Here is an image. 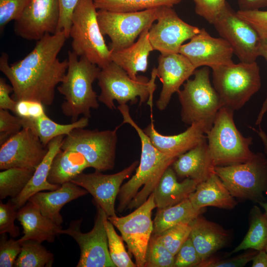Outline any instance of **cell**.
Instances as JSON below:
<instances>
[{
  "instance_id": "b9f144b4",
  "label": "cell",
  "mask_w": 267,
  "mask_h": 267,
  "mask_svg": "<svg viewBox=\"0 0 267 267\" xmlns=\"http://www.w3.org/2000/svg\"><path fill=\"white\" fill-rule=\"evenodd\" d=\"M202 260L189 237L175 256V267H198Z\"/></svg>"
},
{
  "instance_id": "9a60e30c",
  "label": "cell",
  "mask_w": 267,
  "mask_h": 267,
  "mask_svg": "<svg viewBox=\"0 0 267 267\" xmlns=\"http://www.w3.org/2000/svg\"><path fill=\"white\" fill-rule=\"evenodd\" d=\"M156 21L149 29V39L154 50L161 54L179 53L183 43L200 31L182 20L171 6L158 7Z\"/></svg>"
},
{
  "instance_id": "836d02e7",
  "label": "cell",
  "mask_w": 267,
  "mask_h": 267,
  "mask_svg": "<svg viewBox=\"0 0 267 267\" xmlns=\"http://www.w3.org/2000/svg\"><path fill=\"white\" fill-rule=\"evenodd\" d=\"M21 251L14 266L16 267H50L53 254L42 245V242L27 240L20 242Z\"/></svg>"
},
{
  "instance_id": "3957f363",
  "label": "cell",
  "mask_w": 267,
  "mask_h": 267,
  "mask_svg": "<svg viewBox=\"0 0 267 267\" xmlns=\"http://www.w3.org/2000/svg\"><path fill=\"white\" fill-rule=\"evenodd\" d=\"M78 57L72 51H68L67 70L57 87L64 99L61 105L62 112L71 118V122L77 121L81 115L89 118L90 110L97 109L99 105L92 84L100 68L86 58Z\"/></svg>"
},
{
  "instance_id": "4316f807",
  "label": "cell",
  "mask_w": 267,
  "mask_h": 267,
  "mask_svg": "<svg viewBox=\"0 0 267 267\" xmlns=\"http://www.w3.org/2000/svg\"><path fill=\"white\" fill-rule=\"evenodd\" d=\"M188 198L198 210L208 206L231 210L237 204L234 197L215 173L199 182Z\"/></svg>"
},
{
  "instance_id": "d4e9b609",
  "label": "cell",
  "mask_w": 267,
  "mask_h": 267,
  "mask_svg": "<svg viewBox=\"0 0 267 267\" xmlns=\"http://www.w3.org/2000/svg\"><path fill=\"white\" fill-rule=\"evenodd\" d=\"M191 226L189 238L202 262L223 248L227 242L228 233L221 226L201 215L191 222Z\"/></svg>"
},
{
  "instance_id": "f907efd6",
  "label": "cell",
  "mask_w": 267,
  "mask_h": 267,
  "mask_svg": "<svg viewBox=\"0 0 267 267\" xmlns=\"http://www.w3.org/2000/svg\"><path fill=\"white\" fill-rule=\"evenodd\" d=\"M13 91L12 86L7 84L3 78H0V109L10 110L13 113L16 101L9 96Z\"/></svg>"
},
{
  "instance_id": "7c38bea8",
  "label": "cell",
  "mask_w": 267,
  "mask_h": 267,
  "mask_svg": "<svg viewBox=\"0 0 267 267\" xmlns=\"http://www.w3.org/2000/svg\"><path fill=\"white\" fill-rule=\"evenodd\" d=\"M92 229L83 233L81 231L82 219L71 222L60 234H67L74 239L80 249V257L77 267H116L109 251L106 223L108 215L99 205Z\"/></svg>"
},
{
  "instance_id": "484cf974",
  "label": "cell",
  "mask_w": 267,
  "mask_h": 267,
  "mask_svg": "<svg viewBox=\"0 0 267 267\" xmlns=\"http://www.w3.org/2000/svg\"><path fill=\"white\" fill-rule=\"evenodd\" d=\"M64 135L54 137L47 145V152L42 161L35 170L34 173L23 191L11 202L18 210L23 207L29 198L37 192L44 190L52 191L58 188L60 185L53 184L47 181L52 160L60 149Z\"/></svg>"
},
{
  "instance_id": "ee69618b",
  "label": "cell",
  "mask_w": 267,
  "mask_h": 267,
  "mask_svg": "<svg viewBox=\"0 0 267 267\" xmlns=\"http://www.w3.org/2000/svg\"><path fill=\"white\" fill-rule=\"evenodd\" d=\"M196 13L213 24L224 7L225 0H193Z\"/></svg>"
},
{
  "instance_id": "52a82bcc",
  "label": "cell",
  "mask_w": 267,
  "mask_h": 267,
  "mask_svg": "<svg viewBox=\"0 0 267 267\" xmlns=\"http://www.w3.org/2000/svg\"><path fill=\"white\" fill-rule=\"evenodd\" d=\"M193 75V79H188L183 84V89L177 92L181 106V119L189 126L203 123L208 132L223 105L211 84L208 67L195 70Z\"/></svg>"
},
{
  "instance_id": "83f0119b",
  "label": "cell",
  "mask_w": 267,
  "mask_h": 267,
  "mask_svg": "<svg viewBox=\"0 0 267 267\" xmlns=\"http://www.w3.org/2000/svg\"><path fill=\"white\" fill-rule=\"evenodd\" d=\"M144 30L136 42L124 49L111 51V61L121 67L133 79L138 78L137 73L146 72L148 58L154 49L149 39L148 31Z\"/></svg>"
},
{
  "instance_id": "f35d334b",
  "label": "cell",
  "mask_w": 267,
  "mask_h": 267,
  "mask_svg": "<svg viewBox=\"0 0 267 267\" xmlns=\"http://www.w3.org/2000/svg\"><path fill=\"white\" fill-rule=\"evenodd\" d=\"M30 0H0V31L9 22L17 20Z\"/></svg>"
},
{
  "instance_id": "f1b7e54d",
  "label": "cell",
  "mask_w": 267,
  "mask_h": 267,
  "mask_svg": "<svg viewBox=\"0 0 267 267\" xmlns=\"http://www.w3.org/2000/svg\"><path fill=\"white\" fill-rule=\"evenodd\" d=\"M177 176L171 166L163 174L153 192L156 207L158 209L174 205L188 198L199 183L195 179L189 178H186L182 181L178 182Z\"/></svg>"
},
{
  "instance_id": "d590c367",
  "label": "cell",
  "mask_w": 267,
  "mask_h": 267,
  "mask_svg": "<svg viewBox=\"0 0 267 267\" xmlns=\"http://www.w3.org/2000/svg\"><path fill=\"white\" fill-rule=\"evenodd\" d=\"M108 248L111 259L117 267H136L123 243V239L116 232L114 225L108 220L106 223Z\"/></svg>"
},
{
  "instance_id": "f6af8a7d",
  "label": "cell",
  "mask_w": 267,
  "mask_h": 267,
  "mask_svg": "<svg viewBox=\"0 0 267 267\" xmlns=\"http://www.w3.org/2000/svg\"><path fill=\"white\" fill-rule=\"evenodd\" d=\"M237 13L255 30L260 40L267 41V11L238 10Z\"/></svg>"
},
{
  "instance_id": "9c48e42d",
  "label": "cell",
  "mask_w": 267,
  "mask_h": 267,
  "mask_svg": "<svg viewBox=\"0 0 267 267\" xmlns=\"http://www.w3.org/2000/svg\"><path fill=\"white\" fill-rule=\"evenodd\" d=\"M215 173L231 195L259 203L267 193V158L255 153L248 161L229 166H215Z\"/></svg>"
},
{
  "instance_id": "2e32d148",
  "label": "cell",
  "mask_w": 267,
  "mask_h": 267,
  "mask_svg": "<svg viewBox=\"0 0 267 267\" xmlns=\"http://www.w3.org/2000/svg\"><path fill=\"white\" fill-rule=\"evenodd\" d=\"M47 151L34 132L22 128L0 145V169L17 167L35 171Z\"/></svg>"
},
{
  "instance_id": "7a4b0ae2",
  "label": "cell",
  "mask_w": 267,
  "mask_h": 267,
  "mask_svg": "<svg viewBox=\"0 0 267 267\" xmlns=\"http://www.w3.org/2000/svg\"><path fill=\"white\" fill-rule=\"evenodd\" d=\"M118 109L123 121L137 132L141 144L140 160L134 175L120 188L118 194L117 211L136 208L145 202L158 185L166 170L177 159L165 155L152 144L143 130L130 114L127 104H120Z\"/></svg>"
},
{
  "instance_id": "4fadbf2b",
  "label": "cell",
  "mask_w": 267,
  "mask_h": 267,
  "mask_svg": "<svg viewBox=\"0 0 267 267\" xmlns=\"http://www.w3.org/2000/svg\"><path fill=\"white\" fill-rule=\"evenodd\" d=\"M156 208L153 193L147 200L124 217L110 216L108 220L120 232L137 267H144L148 243L153 230L152 212Z\"/></svg>"
},
{
  "instance_id": "816d5d0a",
  "label": "cell",
  "mask_w": 267,
  "mask_h": 267,
  "mask_svg": "<svg viewBox=\"0 0 267 267\" xmlns=\"http://www.w3.org/2000/svg\"><path fill=\"white\" fill-rule=\"evenodd\" d=\"M259 55L263 56L267 61V41L260 40L259 46ZM267 112V94L262 104L258 115L257 117L255 124L260 125L262 122L264 116Z\"/></svg>"
},
{
  "instance_id": "bcb514c9",
  "label": "cell",
  "mask_w": 267,
  "mask_h": 267,
  "mask_svg": "<svg viewBox=\"0 0 267 267\" xmlns=\"http://www.w3.org/2000/svg\"><path fill=\"white\" fill-rule=\"evenodd\" d=\"M258 251H249L235 257L226 259L211 258L203 261L198 267H242L252 261Z\"/></svg>"
},
{
  "instance_id": "cb8c5ba5",
  "label": "cell",
  "mask_w": 267,
  "mask_h": 267,
  "mask_svg": "<svg viewBox=\"0 0 267 267\" xmlns=\"http://www.w3.org/2000/svg\"><path fill=\"white\" fill-rule=\"evenodd\" d=\"M177 176L189 178L199 182L214 173L215 165L209 153L207 138L179 155L172 164Z\"/></svg>"
},
{
  "instance_id": "7402d4cb",
  "label": "cell",
  "mask_w": 267,
  "mask_h": 267,
  "mask_svg": "<svg viewBox=\"0 0 267 267\" xmlns=\"http://www.w3.org/2000/svg\"><path fill=\"white\" fill-rule=\"evenodd\" d=\"M17 219L23 229V236L18 239L20 242L31 239L52 243L63 229L61 225L44 216L29 201L18 209Z\"/></svg>"
},
{
  "instance_id": "5bb4252c",
  "label": "cell",
  "mask_w": 267,
  "mask_h": 267,
  "mask_svg": "<svg viewBox=\"0 0 267 267\" xmlns=\"http://www.w3.org/2000/svg\"><path fill=\"white\" fill-rule=\"evenodd\" d=\"M213 25L240 62L256 61L259 56L260 38L251 25L240 17L227 2Z\"/></svg>"
},
{
  "instance_id": "30bf717a",
  "label": "cell",
  "mask_w": 267,
  "mask_h": 267,
  "mask_svg": "<svg viewBox=\"0 0 267 267\" xmlns=\"http://www.w3.org/2000/svg\"><path fill=\"white\" fill-rule=\"evenodd\" d=\"M121 125L112 130L74 129L65 135L60 148L80 153L89 167L95 171L102 172L112 170L115 165L117 131Z\"/></svg>"
},
{
  "instance_id": "f5cc1de1",
  "label": "cell",
  "mask_w": 267,
  "mask_h": 267,
  "mask_svg": "<svg viewBox=\"0 0 267 267\" xmlns=\"http://www.w3.org/2000/svg\"><path fill=\"white\" fill-rule=\"evenodd\" d=\"M240 10H256L267 6V0H237Z\"/></svg>"
},
{
  "instance_id": "8992f818",
  "label": "cell",
  "mask_w": 267,
  "mask_h": 267,
  "mask_svg": "<svg viewBox=\"0 0 267 267\" xmlns=\"http://www.w3.org/2000/svg\"><path fill=\"white\" fill-rule=\"evenodd\" d=\"M93 0H79L72 14L69 37L72 51L100 68L111 61V51L106 44Z\"/></svg>"
},
{
  "instance_id": "ffe728a7",
  "label": "cell",
  "mask_w": 267,
  "mask_h": 267,
  "mask_svg": "<svg viewBox=\"0 0 267 267\" xmlns=\"http://www.w3.org/2000/svg\"><path fill=\"white\" fill-rule=\"evenodd\" d=\"M158 61L156 74L162 83V88L156 104L159 110L163 111L167 107L173 94L178 92L196 69L180 53L161 54Z\"/></svg>"
},
{
  "instance_id": "d6a6232c",
  "label": "cell",
  "mask_w": 267,
  "mask_h": 267,
  "mask_svg": "<svg viewBox=\"0 0 267 267\" xmlns=\"http://www.w3.org/2000/svg\"><path fill=\"white\" fill-rule=\"evenodd\" d=\"M267 246V216L263 213L260 208L254 206L250 213L248 230L240 243L231 253L243 250L252 249L260 251Z\"/></svg>"
},
{
  "instance_id": "ba28073f",
  "label": "cell",
  "mask_w": 267,
  "mask_h": 267,
  "mask_svg": "<svg viewBox=\"0 0 267 267\" xmlns=\"http://www.w3.org/2000/svg\"><path fill=\"white\" fill-rule=\"evenodd\" d=\"M212 69L213 87L223 106L234 111L241 109L261 87L256 61L233 63Z\"/></svg>"
},
{
  "instance_id": "ab89813d",
  "label": "cell",
  "mask_w": 267,
  "mask_h": 267,
  "mask_svg": "<svg viewBox=\"0 0 267 267\" xmlns=\"http://www.w3.org/2000/svg\"><path fill=\"white\" fill-rule=\"evenodd\" d=\"M17 209L12 203H0V234L8 233L13 238L20 234L19 228L14 224L17 219Z\"/></svg>"
},
{
  "instance_id": "60d3db41",
  "label": "cell",
  "mask_w": 267,
  "mask_h": 267,
  "mask_svg": "<svg viewBox=\"0 0 267 267\" xmlns=\"http://www.w3.org/2000/svg\"><path fill=\"white\" fill-rule=\"evenodd\" d=\"M0 240V267L14 266L16 258L21 251L20 242L12 238L7 239L5 233L1 234Z\"/></svg>"
},
{
  "instance_id": "4dcf8cb0",
  "label": "cell",
  "mask_w": 267,
  "mask_h": 267,
  "mask_svg": "<svg viewBox=\"0 0 267 267\" xmlns=\"http://www.w3.org/2000/svg\"><path fill=\"white\" fill-rule=\"evenodd\" d=\"M194 208L188 198L173 206L158 209L153 221L152 234L159 235L182 222H191L205 211Z\"/></svg>"
},
{
  "instance_id": "7dc6e473",
  "label": "cell",
  "mask_w": 267,
  "mask_h": 267,
  "mask_svg": "<svg viewBox=\"0 0 267 267\" xmlns=\"http://www.w3.org/2000/svg\"><path fill=\"white\" fill-rule=\"evenodd\" d=\"M44 106L37 101L20 100L16 101L13 113L22 119H37L46 114Z\"/></svg>"
},
{
  "instance_id": "74e56055",
  "label": "cell",
  "mask_w": 267,
  "mask_h": 267,
  "mask_svg": "<svg viewBox=\"0 0 267 267\" xmlns=\"http://www.w3.org/2000/svg\"><path fill=\"white\" fill-rule=\"evenodd\" d=\"M191 222H181L156 235L167 249L175 256L189 237Z\"/></svg>"
},
{
  "instance_id": "db71d44e",
  "label": "cell",
  "mask_w": 267,
  "mask_h": 267,
  "mask_svg": "<svg viewBox=\"0 0 267 267\" xmlns=\"http://www.w3.org/2000/svg\"><path fill=\"white\" fill-rule=\"evenodd\" d=\"M252 261V267H267V253L266 250L258 251Z\"/></svg>"
},
{
  "instance_id": "44dd1931",
  "label": "cell",
  "mask_w": 267,
  "mask_h": 267,
  "mask_svg": "<svg viewBox=\"0 0 267 267\" xmlns=\"http://www.w3.org/2000/svg\"><path fill=\"white\" fill-rule=\"evenodd\" d=\"M143 130L158 150L176 158L205 138L208 132L205 125L201 122L194 123L184 132L172 135H163L158 133L153 122Z\"/></svg>"
},
{
  "instance_id": "603a6c76",
  "label": "cell",
  "mask_w": 267,
  "mask_h": 267,
  "mask_svg": "<svg viewBox=\"0 0 267 267\" xmlns=\"http://www.w3.org/2000/svg\"><path fill=\"white\" fill-rule=\"evenodd\" d=\"M89 192L71 181L66 182L54 190L39 192L28 201L34 204L45 217L61 225L63 218L60 214L61 208L67 203L86 195Z\"/></svg>"
},
{
  "instance_id": "8fae6325",
  "label": "cell",
  "mask_w": 267,
  "mask_h": 267,
  "mask_svg": "<svg viewBox=\"0 0 267 267\" xmlns=\"http://www.w3.org/2000/svg\"><path fill=\"white\" fill-rule=\"evenodd\" d=\"M158 12V7L128 12L97 10V18L102 35L111 40L110 49L114 51L134 43L141 33L156 21Z\"/></svg>"
},
{
  "instance_id": "11a10c76",
  "label": "cell",
  "mask_w": 267,
  "mask_h": 267,
  "mask_svg": "<svg viewBox=\"0 0 267 267\" xmlns=\"http://www.w3.org/2000/svg\"><path fill=\"white\" fill-rule=\"evenodd\" d=\"M252 129L258 134L263 144L265 151L267 154V134L261 127H259L257 130L253 128ZM259 204L264 209L265 214L267 216V202L264 201L260 202Z\"/></svg>"
},
{
  "instance_id": "5b68a950",
  "label": "cell",
  "mask_w": 267,
  "mask_h": 267,
  "mask_svg": "<svg viewBox=\"0 0 267 267\" xmlns=\"http://www.w3.org/2000/svg\"><path fill=\"white\" fill-rule=\"evenodd\" d=\"M156 68L152 69L151 78L148 80L142 76L132 79L119 65L111 61L100 68L97 76L100 93L98 100L108 108H116L114 100L120 104L130 102L135 104L139 98V105L146 102L152 106L153 93L156 88L155 80Z\"/></svg>"
},
{
  "instance_id": "e575fe53",
  "label": "cell",
  "mask_w": 267,
  "mask_h": 267,
  "mask_svg": "<svg viewBox=\"0 0 267 267\" xmlns=\"http://www.w3.org/2000/svg\"><path fill=\"white\" fill-rule=\"evenodd\" d=\"M34 171L21 168H10L0 172V198L17 197L24 189Z\"/></svg>"
},
{
  "instance_id": "ac0fdd59",
  "label": "cell",
  "mask_w": 267,
  "mask_h": 267,
  "mask_svg": "<svg viewBox=\"0 0 267 267\" xmlns=\"http://www.w3.org/2000/svg\"><path fill=\"white\" fill-rule=\"evenodd\" d=\"M138 165L135 161L117 173L106 175L95 171L94 173H82L71 181L85 189L93 197L95 204L99 205L108 217L116 216L115 204L122 183L129 178Z\"/></svg>"
},
{
  "instance_id": "8d00e7d4",
  "label": "cell",
  "mask_w": 267,
  "mask_h": 267,
  "mask_svg": "<svg viewBox=\"0 0 267 267\" xmlns=\"http://www.w3.org/2000/svg\"><path fill=\"white\" fill-rule=\"evenodd\" d=\"M175 256L171 253L159 239L152 234L146 254L144 267H175Z\"/></svg>"
},
{
  "instance_id": "e0dca14e",
  "label": "cell",
  "mask_w": 267,
  "mask_h": 267,
  "mask_svg": "<svg viewBox=\"0 0 267 267\" xmlns=\"http://www.w3.org/2000/svg\"><path fill=\"white\" fill-rule=\"evenodd\" d=\"M59 18L58 0H30L15 21L14 31L23 39L37 41L46 34L57 32Z\"/></svg>"
},
{
  "instance_id": "7bdbcfd3",
  "label": "cell",
  "mask_w": 267,
  "mask_h": 267,
  "mask_svg": "<svg viewBox=\"0 0 267 267\" xmlns=\"http://www.w3.org/2000/svg\"><path fill=\"white\" fill-rule=\"evenodd\" d=\"M23 128L21 118L10 114L8 110L0 109V145Z\"/></svg>"
},
{
  "instance_id": "d6986e66",
  "label": "cell",
  "mask_w": 267,
  "mask_h": 267,
  "mask_svg": "<svg viewBox=\"0 0 267 267\" xmlns=\"http://www.w3.org/2000/svg\"><path fill=\"white\" fill-rule=\"evenodd\" d=\"M179 53L185 56L197 69L201 66L213 68L233 63V51L223 38H215L204 28L183 44Z\"/></svg>"
},
{
  "instance_id": "6da1fadb",
  "label": "cell",
  "mask_w": 267,
  "mask_h": 267,
  "mask_svg": "<svg viewBox=\"0 0 267 267\" xmlns=\"http://www.w3.org/2000/svg\"><path fill=\"white\" fill-rule=\"evenodd\" d=\"M67 39L64 31L46 34L24 58L11 65L8 63V54L1 53L0 70L13 88L11 97L15 101L30 100L44 106L52 104L55 89L68 66L67 59L60 61L58 58Z\"/></svg>"
},
{
  "instance_id": "1f68e13d",
  "label": "cell",
  "mask_w": 267,
  "mask_h": 267,
  "mask_svg": "<svg viewBox=\"0 0 267 267\" xmlns=\"http://www.w3.org/2000/svg\"><path fill=\"white\" fill-rule=\"evenodd\" d=\"M23 128H28L40 138L44 146L54 137L68 134L74 129L85 128L89 118L83 116L75 122L68 124H60L49 118L46 114L37 119L21 118Z\"/></svg>"
},
{
  "instance_id": "277c9868",
  "label": "cell",
  "mask_w": 267,
  "mask_h": 267,
  "mask_svg": "<svg viewBox=\"0 0 267 267\" xmlns=\"http://www.w3.org/2000/svg\"><path fill=\"white\" fill-rule=\"evenodd\" d=\"M234 111L222 106L206 134L209 153L215 166L244 163L255 155L250 149L253 138L244 136L238 131L234 121Z\"/></svg>"
},
{
  "instance_id": "c3c4849f",
  "label": "cell",
  "mask_w": 267,
  "mask_h": 267,
  "mask_svg": "<svg viewBox=\"0 0 267 267\" xmlns=\"http://www.w3.org/2000/svg\"><path fill=\"white\" fill-rule=\"evenodd\" d=\"M97 10L115 12L137 11V0H93Z\"/></svg>"
},
{
  "instance_id": "681fc988",
  "label": "cell",
  "mask_w": 267,
  "mask_h": 267,
  "mask_svg": "<svg viewBox=\"0 0 267 267\" xmlns=\"http://www.w3.org/2000/svg\"><path fill=\"white\" fill-rule=\"evenodd\" d=\"M79 0H58L60 18L57 32L64 31L67 38L69 37L71 18Z\"/></svg>"
},
{
  "instance_id": "f546056e",
  "label": "cell",
  "mask_w": 267,
  "mask_h": 267,
  "mask_svg": "<svg viewBox=\"0 0 267 267\" xmlns=\"http://www.w3.org/2000/svg\"><path fill=\"white\" fill-rule=\"evenodd\" d=\"M89 167V163L81 154L60 148L52 160L47 181L51 184L61 185L71 181Z\"/></svg>"
},
{
  "instance_id": "9f6ffc18",
  "label": "cell",
  "mask_w": 267,
  "mask_h": 267,
  "mask_svg": "<svg viewBox=\"0 0 267 267\" xmlns=\"http://www.w3.org/2000/svg\"><path fill=\"white\" fill-rule=\"evenodd\" d=\"M265 250H266V252H267V247H266Z\"/></svg>"
}]
</instances>
